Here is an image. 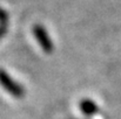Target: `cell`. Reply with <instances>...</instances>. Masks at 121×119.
<instances>
[{
	"instance_id": "obj_4",
	"label": "cell",
	"mask_w": 121,
	"mask_h": 119,
	"mask_svg": "<svg viewBox=\"0 0 121 119\" xmlns=\"http://www.w3.org/2000/svg\"><path fill=\"white\" fill-rule=\"evenodd\" d=\"M80 109L81 111L86 115H93L96 112V105L91 102V100H83L80 103Z\"/></svg>"
},
{
	"instance_id": "obj_1",
	"label": "cell",
	"mask_w": 121,
	"mask_h": 119,
	"mask_svg": "<svg viewBox=\"0 0 121 119\" xmlns=\"http://www.w3.org/2000/svg\"><path fill=\"white\" fill-rule=\"evenodd\" d=\"M0 85L14 98H21L25 95V89L1 68H0Z\"/></svg>"
},
{
	"instance_id": "obj_2",
	"label": "cell",
	"mask_w": 121,
	"mask_h": 119,
	"mask_svg": "<svg viewBox=\"0 0 121 119\" xmlns=\"http://www.w3.org/2000/svg\"><path fill=\"white\" fill-rule=\"evenodd\" d=\"M33 33H34V36L37 38L39 44L41 46V48L43 49L45 53H51L52 49H53V44L49 40V36L47 35L45 28H42L41 26L37 25L35 27H33Z\"/></svg>"
},
{
	"instance_id": "obj_3",
	"label": "cell",
	"mask_w": 121,
	"mask_h": 119,
	"mask_svg": "<svg viewBox=\"0 0 121 119\" xmlns=\"http://www.w3.org/2000/svg\"><path fill=\"white\" fill-rule=\"evenodd\" d=\"M8 27V14L2 8H0V39L6 34Z\"/></svg>"
}]
</instances>
